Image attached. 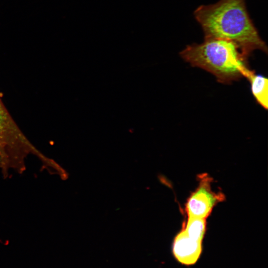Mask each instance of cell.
<instances>
[{
    "mask_svg": "<svg viewBox=\"0 0 268 268\" xmlns=\"http://www.w3.org/2000/svg\"><path fill=\"white\" fill-rule=\"evenodd\" d=\"M246 77L250 83L252 93L257 103L264 108L267 109L268 107V78L263 75L256 74L252 70Z\"/></svg>",
    "mask_w": 268,
    "mask_h": 268,
    "instance_id": "cell-6",
    "label": "cell"
},
{
    "mask_svg": "<svg viewBox=\"0 0 268 268\" xmlns=\"http://www.w3.org/2000/svg\"><path fill=\"white\" fill-rule=\"evenodd\" d=\"M172 253L177 261L182 265L195 264L202 252V242L190 238L184 229L174 238L172 244Z\"/></svg>",
    "mask_w": 268,
    "mask_h": 268,
    "instance_id": "cell-5",
    "label": "cell"
},
{
    "mask_svg": "<svg viewBox=\"0 0 268 268\" xmlns=\"http://www.w3.org/2000/svg\"><path fill=\"white\" fill-rule=\"evenodd\" d=\"M224 196L211 190L208 178H203L197 190L189 197L186 205L188 217L206 218Z\"/></svg>",
    "mask_w": 268,
    "mask_h": 268,
    "instance_id": "cell-4",
    "label": "cell"
},
{
    "mask_svg": "<svg viewBox=\"0 0 268 268\" xmlns=\"http://www.w3.org/2000/svg\"><path fill=\"white\" fill-rule=\"evenodd\" d=\"M200 44L188 45L180 53L192 66L213 74L221 83L229 84L246 77L251 69L248 57L233 42L221 38H204Z\"/></svg>",
    "mask_w": 268,
    "mask_h": 268,
    "instance_id": "cell-2",
    "label": "cell"
},
{
    "mask_svg": "<svg viewBox=\"0 0 268 268\" xmlns=\"http://www.w3.org/2000/svg\"><path fill=\"white\" fill-rule=\"evenodd\" d=\"M30 154L36 155L43 163L48 159L23 133L0 98V156L3 175L11 169L18 172L24 171L25 160Z\"/></svg>",
    "mask_w": 268,
    "mask_h": 268,
    "instance_id": "cell-3",
    "label": "cell"
},
{
    "mask_svg": "<svg viewBox=\"0 0 268 268\" xmlns=\"http://www.w3.org/2000/svg\"><path fill=\"white\" fill-rule=\"evenodd\" d=\"M1 167H2V161H1V157L0 156V168H1Z\"/></svg>",
    "mask_w": 268,
    "mask_h": 268,
    "instance_id": "cell-8",
    "label": "cell"
},
{
    "mask_svg": "<svg viewBox=\"0 0 268 268\" xmlns=\"http://www.w3.org/2000/svg\"><path fill=\"white\" fill-rule=\"evenodd\" d=\"M194 14L202 28L204 38L230 41L247 57L255 50L267 53V45L250 18L245 0H220L201 5Z\"/></svg>",
    "mask_w": 268,
    "mask_h": 268,
    "instance_id": "cell-1",
    "label": "cell"
},
{
    "mask_svg": "<svg viewBox=\"0 0 268 268\" xmlns=\"http://www.w3.org/2000/svg\"><path fill=\"white\" fill-rule=\"evenodd\" d=\"M206 228L205 219L188 217V221L183 229L192 239L202 242Z\"/></svg>",
    "mask_w": 268,
    "mask_h": 268,
    "instance_id": "cell-7",
    "label": "cell"
}]
</instances>
